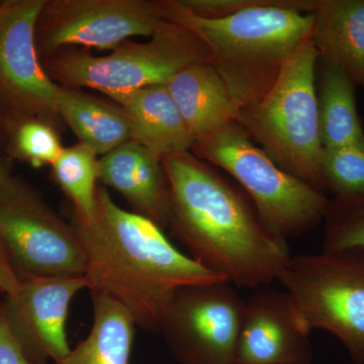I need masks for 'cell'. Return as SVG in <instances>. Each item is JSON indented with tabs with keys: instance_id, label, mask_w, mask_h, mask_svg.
Instances as JSON below:
<instances>
[{
	"instance_id": "ba28073f",
	"label": "cell",
	"mask_w": 364,
	"mask_h": 364,
	"mask_svg": "<svg viewBox=\"0 0 364 364\" xmlns=\"http://www.w3.org/2000/svg\"><path fill=\"white\" fill-rule=\"evenodd\" d=\"M279 280L311 332L331 333L364 364V251L294 256Z\"/></svg>"
},
{
	"instance_id": "6da1fadb",
	"label": "cell",
	"mask_w": 364,
	"mask_h": 364,
	"mask_svg": "<svg viewBox=\"0 0 364 364\" xmlns=\"http://www.w3.org/2000/svg\"><path fill=\"white\" fill-rule=\"evenodd\" d=\"M162 163L171 198L168 229L188 256L232 286L254 289L279 280L293 256L252 203L191 151Z\"/></svg>"
},
{
	"instance_id": "5bb4252c",
	"label": "cell",
	"mask_w": 364,
	"mask_h": 364,
	"mask_svg": "<svg viewBox=\"0 0 364 364\" xmlns=\"http://www.w3.org/2000/svg\"><path fill=\"white\" fill-rule=\"evenodd\" d=\"M98 181L123 196L134 214L168 229L171 198L162 158L129 141L98 160Z\"/></svg>"
},
{
	"instance_id": "ac0fdd59",
	"label": "cell",
	"mask_w": 364,
	"mask_h": 364,
	"mask_svg": "<svg viewBox=\"0 0 364 364\" xmlns=\"http://www.w3.org/2000/svg\"><path fill=\"white\" fill-rule=\"evenodd\" d=\"M57 104L62 123L79 144L104 156L131 141L129 117L123 107L82 88L58 85Z\"/></svg>"
},
{
	"instance_id": "8992f818",
	"label": "cell",
	"mask_w": 364,
	"mask_h": 364,
	"mask_svg": "<svg viewBox=\"0 0 364 364\" xmlns=\"http://www.w3.org/2000/svg\"><path fill=\"white\" fill-rule=\"evenodd\" d=\"M191 151L239 182L274 236L287 241L324 221L325 193L277 166L238 122L196 141Z\"/></svg>"
},
{
	"instance_id": "44dd1931",
	"label": "cell",
	"mask_w": 364,
	"mask_h": 364,
	"mask_svg": "<svg viewBox=\"0 0 364 364\" xmlns=\"http://www.w3.org/2000/svg\"><path fill=\"white\" fill-rule=\"evenodd\" d=\"M98 155L82 144L64 147L51 165L55 183L70 200L71 210L90 218L97 208Z\"/></svg>"
},
{
	"instance_id": "30bf717a",
	"label": "cell",
	"mask_w": 364,
	"mask_h": 364,
	"mask_svg": "<svg viewBox=\"0 0 364 364\" xmlns=\"http://www.w3.org/2000/svg\"><path fill=\"white\" fill-rule=\"evenodd\" d=\"M157 0H46L35 28L40 58L66 48L114 50L150 38L163 23Z\"/></svg>"
},
{
	"instance_id": "cb8c5ba5",
	"label": "cell",
	"mask_w": 364,
	"mask_h": 364,
	"mask_svg": "<svg viewBox=\"0 0 364 364\" xmlns=\"http://www.w3.org/2000/svg\"><path fill=\"white\" fill-rule=\"evenodd\" d=\"M321 173L326 191L334 196L364 195V140L336 148H325Z\"/></svg>"
},
{
	"instance_id": "ffe728a7",
	"label": "cell",
	"mask_w": 364,
	"mask_h": 364,
	"mask_svg": "<svg viewBox=\"0 0 364 364\" xmlns=\"http://www.w3.org/2000/svg\"><path fill=\"white\" fill-rule=\"evenodd\" d=\"M318 112L323 147L336 148L364 140L355 85L338 66L322 61Z\"/></svg>"
},
{
	"instance_id": "e0dca14e",
	"label": "cell",
	"mask_w": 364,
	"mask_h": 364,
	"mask_svg": "<svg viewBox=\"0 0 364 364\" xmlns=\"http://www.w3.org/2000/svg\"><path fill=\"white\" fill-rule=\"evenodd\" d=\"M114 102L129 117L131 141L161 158L191 150L193 138L166 85L148 86Z\"/></svg>"
},
{
	"instance_id": "484cf974",
	"label": "cell",
	"mask_w": 364,
	"mask_h": 364,
	"mask_svg": "<svg viewBox=\"0 0 364 364\" xmlns=\"http://www.w3.org/2000/svg\"><path fill=\"white\" fill-rule=\"evenodd\" d=\"M20 286V277L16 274L0 242V291L7 296L16 293Z\"/></svg>"
},
{
	"instance_id": "9c48e42d",
	"label": "cell",
	"mask_w": 364,
	"mask_h": 364,
	"mask_svg": "<svg viewBox=\"0 0 364 364\" xmlns=\"http://www.w3.org/2000/svg\"><path fill=\"white\" fill-rule=\"evenodd\" d=\"M244 306L227 282L179 287L158 332L181 364H236Z\"/></svg>"
},
{
	"instance_id": "5b68a950",
	"label": "cell",
	"mask_w": 364,
	"mask_h": 364,
	"mask_svg": "<svg viewBox=\"0 0 364 364\" xmlns=\"http://www.w3.org/2000/svg\"><path fill=\"white\" fill-rule=\"evenodd\" d=\"M40 60L57 85L90 88L117 102L148 86L166 85L183 69L210 62V55L195 33L164 20L146 42L126 41L105 56L66 48Z\"/></svg>"
},
{
	"instance_id": "8fae6325",
	"label": "cell",
	"mask_w": 364,
	"mask_h": 364,
	"mask_svg": "<svg viewBox=\"0 0 364 364\" xmlns=\"http://www.w3.org/2000/svg\"><path fill=\"white\" fill-rule=\"evenodd\" d=\"M45 1L0 4V112L6 124L28 117L63 124L58 85L46 73L36 48V23Z\"/></svg>"
},
{
	"instance_id": "7a4b0ae2",
	"label": "cell",
	"mask_w": 364,
	"mask_h": 364,
	"mask_svg": "<svg viewBox=\"0 0 364 364\" xmlns=\"http://www.w3.org/2000/svg\"><path fill=\"white\" fill-rule=\"evenodd\" d=\"M70 223L87 260V289L121 304L145 331H159L179 287L226 282L179 251L156 224L119 207L104 188L95 215L71 210Z\"/></svg>"
},
{
	"instance_id": "2e32d148",
	"label": "cell",
	"mask_w": 364,
	"mask_h": 364,
	"mask_svg": "<svg viewBox=\"0 0 364 364\" xmlns=\"http://www.w3.org/2000/svg\"><path fill=\"white\" fill-rule=\"evenodd\" d=\"M311 39L318 60L338 66L364 88V0H318Z\"/></svg>"
},
{
	"instance_id": "4fadbf2b",
	"label": "cell",
	"mask_w": 364,
	"mask_h": 364,
	"mask_svg": "<svg viewBox=\"0 0 364 364\" xmlns=\"http://www.w3.org/2000/svg\"><path fill=\"white\" fill-rule=\"evenodd\" d=\"M310 334L286 291L256 287L244 306L236 364H311Z\"/></svg>"
},
{
	"instance_id": "83f0119b",
	"label": "cell",
	"mask_w": 364,
	"mask_h": 364,
	"mask_svg": "<svg viewBox=\"0 0 364 364\" xmlns=\"http://www.w3.org/2000/svg\"><path fill=\"white\" fill-rule=\"evenodd\" d=\"M0 164H1V162H0Z\"/></svg>"
},
{
	"instance_id": "4316f807",
	"label": "cell",
	"mask_w": 364,
	"mask_h": 364,
	"mask_svg": "<svg viewBox=\"0 0 364 364\" xmlns=\"http://www.w3.org/2000/svg\"><path fill=\"white\" fill-rule=\"evenodd\" d=\"M4 139H6V122L0 112V142Z\"/></svg>"
},
{
	"instance_id": "7402d4cb",
	"label": "cell",
	"mask_w": 364,
	"mask_h": 364,
	"mask_svg": "<svg viewBox=\"0 0 364 364\" xmlns=\"http://www.w3.org/2000/svg\"><path fill=\"white\" fill-rule=\"evenodd\" d=\"M6 141L11 156L37 168L51 166L64 149L59 124L39 117L7 124Z\"/></svg>"
},
{
	"instance_id": "d4e9b609",
	"label": "cell",
	"mask_w": 364,
	"mask_h": 364,
	"mask_svg": "<svg viewBox=\"0 0 364 364\" xmlns=\"http://www.w3.org/2000/svg\"><path fill=\"white\" fill-rule=\"evenodd\" d=\"M0 364H33L21 350L9 330L0 304Z\"/></svg>"
},
{
	"instance_id": "52a82bcc",
	"label": "cell",
	"mask_w": 364,
	"mask_h": 364,
	"mask_svg": "<svg viewBox=\"0 0 364 364\" xmlns=\"http://www.w3.org/2000/svg\"><path fill=\"white\" fill-rule=\"evenodd\" d=\"M0 242L20 277H85L87 260L75 229L37 188L0 164Z\"/></svg>"
},
{
	"instance_id": "9a60e30c",
	"label": "cell",
	"mask_w": 364,
	"mask_h": 364,
	"mask_svg": "<svg viewBox=\"0 0 364 364\" xmlns=\"http://www.w3.org/2000/svg\"><path fill=\"white\" fill-rule=\"evenodd\" d=\"M166 86L193 143L239 121L240 107L210 62L183 69Z\"/></svg>"
},
{
	"instance_id": "3957f363",
	"label": "cell",
	"mask_w": 364,
	"mask_h": 364,
	"mask_svg": "<svg viewBox=\"0 0 364 364\" xmlns=\"http://www.w3.org/2000/svg\"><path fill=\"white\" fill-rule=\"evenodd\" d=\"M318 0H274L224 18H208L182 9L177 0H157L163 20L186 26L210 55L241 111L272 90L280 72L311 36Z\"/></svg>"
},
{
	"instance_id": "7c38bea8",
	"label": "cell",
	"mask_w": 364,
	"mask_h": 364,
	"mask_svg": "<svg viewBox=\"0 0 364 364\" xmlns=\"http://www.w3.org/2000/svg\"><path fill=\"white\" fill-rule=\"evenodd\" d=\"M16 293L0 301L11 334L33 364L58 363L71 351L66 334L69 306L87 289L85 277H20Z\"/></svg>"
},
{
	"instance_id": "277c9868",
	"label": "cell",
	"mask_w": 364,
	"mask_h": 364,
	"mask_svg": "<svg viewBox=\"0 0 364 364\" xmlns=\"http://www.w3.org/2000/svg\"><path fill=\"white\" fill-rule=\"evenodd\" d=\"M318 60L310 36L287 62L272 90L241 111L238 123L277 166L325 193L316 90Z\"/></svg>"
},
{
	"instance_id": "603a6c76",
	"label": "cell",
	"mask_w": 364,
	"mask_h": 364,
	"mask_svg": "<svg viewBox=\"0 0 364 364\" xmlns=\"http://www.w3.org/2000/svg\"><path fill=\"white\" fill-rule=\"evenodd\" d=\"M324 251H364V195L333 196L324 217Z\"/></svg>"
},
{
	"instance_id": "d6986e66",
	"label": "cell",
	"mask_w": 364,
	"mask_h": 364,
	"mask_svg": "<svg viewBox=\"0 0 364 364\" xmlns=\"http://www.w3.org/2000/svg\"><path fill=\"white\" fill-rule=\"evenodd\" d=\"M93 324L87 338L56 364H130L136 321L121 304L91 294Z\"/></svg>"
}]
</instances>
